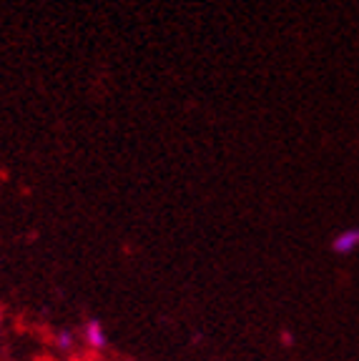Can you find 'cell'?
<instances>
[{
	"label": "cell",
	"instance_id": "6da1fadb",
	"mask_svg": "<svg viewBox=\"0 0 359 361\" xmlns=\"http://www.w3.org/2000/svg\"><path fill=\"white\" fill-rule=\"evenodd\" d=\"M331 248H334V254H342V256L357 251V248H359V228H349V231H342L337 238H334Z\"/></svg>",
	"mask_w": 359,
	"mask_h": 361
},
{
	"label": "cell",
	"instance_id": "7a4b0ae2",
	"mask_svg": "<svg viewBox=\"0 0 359 361\" xmlns=\"http://www.w3.org/2000/svg\"><path fill=\"white\" fill-rule=\"evenodd\" d=\"M86 341H88L93 349H101V346H106V331H103L101 322L90 319V322L86 324Z\"/></svg>",
	"mask_w": 359,
	"mask_h": 361
}]
</instances>
